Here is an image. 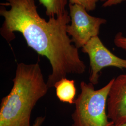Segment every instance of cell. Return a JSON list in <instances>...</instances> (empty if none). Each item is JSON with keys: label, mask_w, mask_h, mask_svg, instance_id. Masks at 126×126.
Returning <instances> with one entry per match:
<instances>
[{"label": "cell", "mask_w": 126, "mask_h": 126, "mask_svg": "<svg viewBox=\"0 0 126 126\" xmlns=\"http://www.w3.org/2000/svg\"><path fill=\"white\" fill-rule=\"evenodd\" d=\"M35 0H7L4 5L9 9L0 4V15L4 18L0 33L10 42L15 37L14 32L21 33L29 47L48 59L52 72L47 84L51 88L68 74L84 73L86 66L66 32L69 12L46 21L38 13Z\"/></svg>", "instance_id": "obj_1"}, {"label": "cell", "mask_w": 126, "mask_h": 126, "mask_svg": "<svg viewBox=\"0 0 126 126\" xmlns=\"http://www.w3.org/2000/svg\"><path fill=\"white\" fill-rule=\"evenodd\" d=\"M13 86L1 99L0 126H31L32 110L49 88L38 63L17 64Z\"/></svg>", "instance_id": "obj_2"}, {"label": "cell", "mask_w": 126, "mask_h": 126, "mask_svg": "<svg viewBox=\"0 0 126 126\" xmlns=\"http://www.w3.org/2000/svg\"><path fill=\"white\" fill-rule=\"evenodd\" d=\"M113 78L100 89L95 90L91 83L82 81L81 92L75 100L72 126H113L108 117L107 102Z\"/></svg>", "instance_id": "obj_3"}, {"label": "cell", "mask_w": 126, "mask_h": 126, "mask_svg": "<svg viewBox=\"0 0 126 126\" xmlns=\"http://www.w3.org/2000/svg\"><path fill=\"white\" fill-rule=\"evenodd\" d=\"M70 25L66 27L68 35L78 49L82 48L90 39L98 36L102 25L107 23L104 18L93 16L81 6L69 3Z\"/></svg>", "instance_id": "obj_4"}, {"label": "cell", "mask_w": 126, "mask_h": 126, "mask_svg": "<svg viewBox=\"0 0 126 126\" xmlns=\"http://www.w3.org/2000/svg\"><path fill=\"white\" fill-rule=\"evenodd\" d=\"M82 50L88 55L90 66L89 79L94 85L98 84L99 73L105 68L126 69V59L113 54L104 45L99 36L92 38L82 48Z\"/></svg>", "instance_id": "obj_5"}, {"label": "cell", "mask_w": 126, "mask_h": 126, "mask_svg": "<svg viewBox=\"0 0 126 126\" xmlns=\"http://www.w3.org/2000/svg\"><path fill=\"white\" fill-rule=\"evenodd\" d=\"M108 119L114 124L126 121V74L113 78L107 102Z\"/></svg>", "instance_id": "obj_6"}, {"label": "cell", "mask_w": 126, "mask_h": 126, "mask_svg": "<svg viewBox=\"0 0 126 126\" xmlns=\"http://www.w3.org/2000/svg\"><path fill=\"white\" fill-rule=\"evenodd\" d=\"M56 95L59 100L64 103L74 104L76 89L73 80L64 78L60 80L55 85Z\"/></svg>", "instance_id": "obj_7"}, {"label": "cell", "mask_w": 126, "mask_h": 126, "mask_svg": "<svg viewBox=\"0 0 126 126\" xmlns=\"http://www.w3.org/2000/svg\"><path fill=\"white\" fill-rule=\"evenodd\" d=\"M46 9V14L50 17L59 16L65 12L68 0H39Z\"/></svg>", "instance_id": "obj_8"}, {"label": "cell", "mask_w": 126, "mask_h": 126, "mask_svg": "<svg viewBox=\"0 0 126 126\" xmlns=\"http://www.w3.org/2000/svg\"><path fill=\"white\" fill-rule=\"evenodd\" d=\"M99 0H70V3L81 6L87 11L94 10Z\"/></svg>", "instance_id": "obj_9"}, {"label": "cell", "mask_w": 126, "mask_h": 126, "mask_svg": "<svg viewBox=\"0 0 126 126\" xmlns=\"http://www.w3.org/2000/svg\"><path fill=\"white\" fill-rule=\"evenodd\" d=\"M114 44L117 47L126 51V36L122 32L116 34L114 38Z\"/></svg>", "instance_id": "obj_10"}, {"label": "cell", "mask_w": 126, "mask_h": 126, "mask_svg": "<svg viewBox=\"0 0 126 126\" xmlns=\"http://www.w3.org/2000/svg\"><path fill=\"white\" fill-rule=\"evenodd\" d=\"M101 1L103 2L102 6L104 8H107L120 4L126 1V0H101Z\"/></svg>", "instance_id": "obj_11"}, {"label": "cell", "mask_w": 126, "mask_h": 126, "mask_svg": "<svg viewBox=\"0 0 126 126\" xmlns=\"http://www.w3.org/2000/svg\"><path fill=\"white\" fill-rule=\"evenodd\" d=\"M45 119V117H38L36 118V120L35 121L34 123L32 126H40L44 122Z\"/></svg>", "instance_id": "obj_12"}, {"label": "cell", "mask_w": 126, "mask_h": 126, "mask_svg": "<svg viewBox=\"0 0 126 126\" xmlns=\"http://www.w3.org/2000/svg\"><path fill=\"white\" fill-rule=\"evenodd\" d=\"M113 126H126V122H123L122 123H120L119 124L117 125H115Z\"/></svg>", "instance_id": "obj_13"}]
</instances>
